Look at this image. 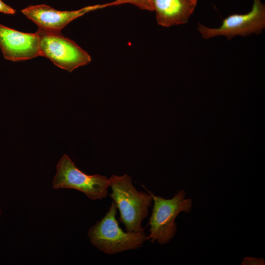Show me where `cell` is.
<instances>
[{
    "instance_id": "cell-1",
    "label": "cell",
    "mask_w": 265,
    "mask_h": 265,
    "mask_svg": "<svg viewBox=\"0 0 265 265\" xmlns=\"http://www.w3.org/2000/svg\"><path fill=\"white\" fill-rule=\"evenodd\" d=\"M111 192L109 195L119 211V221L126 232L145 230L142 226L143 220L148 215L153 198L148 192L138 191L133 186L132 178L127 174L112 175L109 178Z\"/></svg>"
},
{
    "instance_id": "cell-2",
    "label": "cell",
    "mask_w": 265,
    "mask_h": 265,
    "mask_svg": "<svg viewBox=\"0 0 265 265\" xmlns=\"http://www.w3.org/2000/svg\"><path fill=\"white\" fill-rule=\"evenodd\" d=\"M118 208L112 200L105 215L90 228L88 237L91 243L106 254L114 255L141 248L148 239L145 230L124 232L116 218Z\"/></svg>"
},
{
    "instance_id": "cell-3",
    "label": "cell",
    "mask_w": 265,
    "mask_h": 265,
    "mask_svg": "<svg viewBox=\"0 0 265 265\" xmlns=\"http://www.w3.org/2000/svg\"><path fill=\"white\" fill-rule=\"evenodd\" d=\"M143 187L144 186H143ZM152 196L154 205L148 225L150 226L148 239L154 243L165 244L175 236L177 231L175 219L181 212L189 213L192 200L186 198L184 190H180L171 199L154 195L144 187Z\"/></svg>"
},
{
    "instance_id": "cell-4",
    "label": "cell",
    "mask_w": 265,
    "mask_h": 265,
    "mask_svg": "<svg viewBox=\"0 0 265 265\" xmlns=\"http://www.w3.org/2000/svg\"><path fill=\"white\" fill-rule=\"evenodd\" d=\"M40 56L50 59L56 66L72 72L89 64L91 56L74 41L64 37L61 32L38 28Z\"/></svg>"
},
{
    "instance_id": "cell-5",
    "label": "cell",
    "mask_w": 265,
    "mask_h": 265,
    "mask_svg": "<svg viewBox=\"0 0 265 265\" xmlns=\"http://www.w3.org/2000/svg\"><path fill=\"white\" fill-rule=\"evenodd\" d=\"M53 187L74 189L81 191L92 200L106 198L109 187V179L100 174L87 175L76 167L66 154L56 165V173L53 181Z\"/></svg>"
},
{
    "instance_id": "cell-6",
    "label": "cell",
    "mask_w": 265,
    "mask_h": 265,
    "mask_svg": "<svg viewBox=\"0 0 265 265\" xmlns=\"http://www.w3.org/2000/svg\"><path fill=\"white\" fill-rule=\"evenodd\" d=\"M265 27V6L260 0H253L252 9L244 14H232L223 20L218 28L206 27L198 24L197 30L207 39L219 35L230 40L234 36H248L262 32Z\"/></svg>"
},
{
    "instance_id": "cell-7",
    "label": "cell",
    "mask_w": 265,
    "mask_h": 265,
    "mask_svg": "<svg viewBox=\"0 0 265 265\" xmlns=\"http://www.w3.org/2000/svg\"><path fill=\"white\" fill-rule=\"evenodd\" d=\"M0 48L5 59L26 60L40 56L39 36L25 33L0 24Z\"/></svg>"
},
{
    "instance_id": "cell-8",
    "label": "cell",
    "mask_w": 265,
    "mask_h": 265,
    "mask_svg": "<svg viewBox=\"0 0 265 265\" xmlns=\"http://www.w3.org/2000/svg\"><path fill=\"white\" fill-rule=\"evenodd\" d=\"M106 4L88 6L75 11H61L45 4L30 5L21 12L39 28L49 31L61 32L74 19L91 11L106 7Z\"/></svg>"
},
{
    "instance_id": "cell-9",
    "label": "cell",
    "mask_w": 265,
    "mask_h": 265,
    "mask_svg": "<svg viewBox=\"0 0 265 265\" xmlns=\"http://www.w3.org/2000/svg\"><path fill=\"white\" fill-rule=\"evenodd\" d=\"M197 0H153L157 23L169 27L187 23Z\"/></svg>"
},
{
    "instance_id": "cell-10",
    "label": "cell",
    "mask_w": 265,
    "mask_h": 265,
    "mask_svg": "<svg viewBox=\"0 0 265 265\" xmlns=\"http://www.w3.org/2000/svg\"><path fill=\"white\" fill-rule=\"evenodd\" d=\"M131 3L139 8L148 11H154L153 0H116L110 3H106V7L112 5H119L123 3Z\"/></svg>"
},
{
    "instance_id": "cell-11",
    "label": "cell",
    "mask_w": 265,
    "mask_h": 265,
    "mask_svg": "<svg viewBox=\"0 0 265 265\" xmlns=\"http://www.w3.org/2000/svg\"><path fill=\"white\" fill-rule=\"evenodd\" d=\"M242 265H265V261L263 258H256L249 257H245L242 261Z\"/></svg>"
},
{
    "instance_id": "cell-12",
    "label": "cell",
    "mask_w": 265,
    "mask_h": 265,
    "mask_svg": "<svg viewBox=\"0 0 265 265\" xmlns=\"http://www.w3.org/2000/svg\"><path fill=\"white\" fill-rule=\"evenodd\" d=\"M0 12L7 14H14L16 10L0 0Z\"/></svg>"
}]
</instances>
